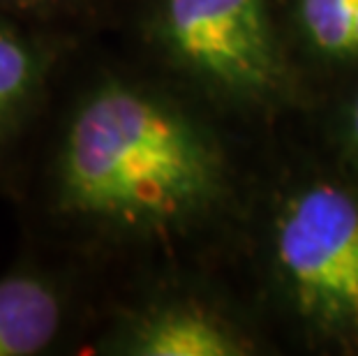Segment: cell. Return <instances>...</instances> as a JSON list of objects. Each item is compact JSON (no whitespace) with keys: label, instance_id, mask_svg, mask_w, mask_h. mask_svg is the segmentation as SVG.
<instances>
[{"label":"cell","instance_id":"obj_9","mask_svg":"<svg viewBox=\"0 0 358 356\" xmlns=\"http://www.w3.org/2000/svg\"><path fill=\"white\" fill-rule=\"evenodd\" d=\"M14 3H40V0H14Z\"/></svg>","mask_w":358,"mask_h":356},{"label":"cell","instance_id":"obj_1","mask_svg":"<svg viewBox=\"0 0 358 356\" xmlns=\"http://www.w3.org/2000/svg\"><path fill=\"white\" fill-rule=\"evenodd\" d=\"M217 160L178 111L136 88H100L83 102L60 155L70 211L125 227L180 220L217 190Z\"/></svg>","mask_w":358,"mask_h":356},{"label":"cell","instance_id":"obj_4","mask_svg":"<svg viewBox=\"0 0 358 356\" xmlns=\"http://www.w3.org/2000/svg\"><path fill=\"white\" fill-rule=\"evenodd\" d=\"M60 303L42 280H0V356H30L58 331Z\"/></svg>","mask_w":358,"mask_h":356},{"label":"cell","instance_id":"obj_8","mask_svg":"<svg viewBox=\"0 0 358 356\" xmlns=\"http://www.w3.org/2000/svg\"><path fill=\"white\" fill-rule=\"evenodd\" d=\"M352 141L358 150V95H356L354 107H352Z\"/></svg>","mask_w":358,"mask_h":356},{"label":"cell","instance_id":"obj_3","mask_svg":"<svg viewBox=\"0 0 358 356\" xmlns=\"http://www.w3.org/2000/svg\"><path fill=\"white\" fill-rule=\"evenodd\" d=\"M162 30L189 67L236 90H266L278 77L264 0H166Z\"/></svg>","mask_w":358,"mask_h":356},{"label":"cell","instance_id":"obj_7","mask_svg":"<svg viewBox=\"0 0 358 356\" xmlns=\"http://www.w3.org/2000/svg\"><path fill=\"white\" fill-rule=\"evenodd\" d=\"M308 40L326 56H358V0H299Z\"/></svg>","mask_w":358,"mask_h":356},{"label":"cell","instance_id":"obj_5","mask_svg":"<svg viewBox=\"0 0 358 356\" xmlns=\"http://www.w3.org/2000/svg\"><path fill=\"white\" fill-rule=\"evenodd\" d=\"M132 352L141 356H236L241 345L210 315L173 308L136 331Z\"/></svg>","mask_w":358,"mask_h":356},{"label":"cell","instance_id":"obj_6","mask_svg":"<svg viewBox=\"0 0 358 356\" xmlns=\"http://www.w3.org/2000/svg\"><path fill=\"white\" fill-rule=\"evenodd\" d=\"M42 74L37 49L0 26V134L10 127L33 97Z\"/></svg>","mask_w":358,"mask_h":356},{"label":"cell","instance_id":"obj_2","mask_svg":"<svg viewBox=\"0 0 358 356\" xmlns=\"http://www.w3.org/2000/svg\"><path fill=\"white\" fill-rule=\"evenodd\" d=\"M275 255L306 317L358 333V201L340 187L315 185L289 201Z\"/></svg>","mask_w":358,"mask_h":356}]
</instances>
